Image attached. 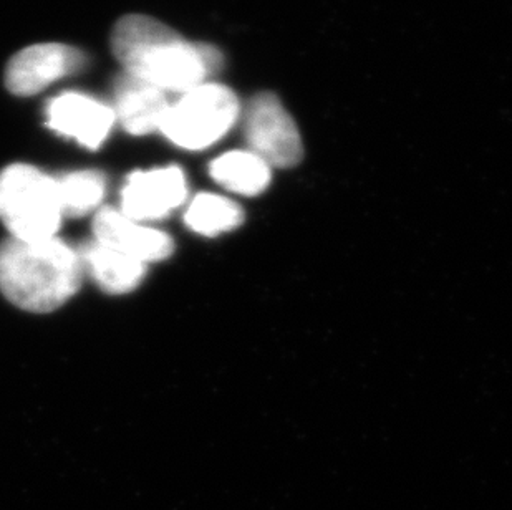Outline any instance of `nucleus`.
I'll return each mask as SVG.
<instances>
[{
	"label": "nucleus",
	"instance_id": "obj_8",
	"mask_svg": "<svg viewBox=\"0 0 512 510\" xmlns=\"http://www.w3.org/2000/svg\"><path fill=\"white\" fill-rule=\"evenodd\" d=\"M115 120L113 108L82 93H62L47 106L49 128L73 138L88 150H98L103 145Z\"/></svg>",
	"mask_w": 512,
	"mask_h": 510
},
{
	"label": "nucleus",
	"instance_id": "obj_14",
	"mask_svg": "<svg viewBox=\"0 0 512 510\" xmlns=\"http://www.w3.org/2000/svg\"><path fill=\"white\" fill-rule=\"evenodd\" d=\"M55 179L63 216H85L102 204L107 193V179L98 171H75Z\"/></svg>",
	"mask_w": 512,
	"mask_h": 510
},
{
	"label": "nucleus",
	"instance_id": "obj_3",
	"mask_svg": "<svg viewBox=\"0 0 512 510\" xmlns=\"http://www.w3.org/2000/svg\"><path fill=\"white\" fill-rule=\"evenodd\" d=\"M62 217L57 179L29 164H12L0 173V221L14 239H52Z\"/></svg>",
	"mask_w": 512,
	"mask_h": 510
},
{
	"label": "nucleus",
	"instance_id": "obj_12",
	"mask_svg": "<svg viewBox=\"0 0 512 510\" xmlns=\"http://www.w3.org/2000/svg\"><path fill=\"white\" fill-rule=\"evenodd\" d=\"M214 181L231 193L257 196L271 183V166L251 151H229L209 166Z\"/></svg>",
	"mask_w": 512,
	"mask_h": 510
},
{
	"label": "nucleus",
	"instance_id": "obj_7",
	"mask_svg": "<svg viewBox=\"0 0 512 510\" xmlns=\"http://www.w3.org/2000/svg\"><path fill=\"white\" fill-rule=\"evenodd\" d=\"M186 196V176L176 166L138 171L128 176L121 191V212L141 224L156 221L181 206Z\"/></svg>",
	"mask_w": 512,
	"mask_h": 510
},
{
	"label": "nucleus",
	"instance_id": "obj_9",
	"mask_svg": "<svg viewBox=\"0 0 512 510\" xmlns=\"http://www.w3.org/2000/svg\"><path fill=\"white\" fill-rule=\"evenodd\" d=\"M93 232L95 241L143 264L165 260L173 254V239L166 232L133 221L113 207H103L97 212Z\"/></svg>",
	"mask_w": 512,
	"mask_h": 510
},
{
	"label": "nucleus",
	"instance_id": "obj_13",
	"mask_svg": "<svg viewBox=\"0 0 512 510\" xmlns=\"http://www.w3.org/2000/svg\"><path fill=\"white\" fill-rule=\"evenodd\" d=\"M244 212L231 199L218 194H199L189 204L184 222L191 231L206 237L219 236L241 226Z\"/></svg>",
	"mask_w": 512,
	"mask_h": 510
},
{
	"label": "nucleus",
	"instance_id": "obj_11",
	"mask_svg": "<svg viewBox=\"0 0 512 510\" xmlns=\"http://www.w3.org/2000/svg\"><path fill=\"white\" fill-rule=\"evenodd\" d=\"M78 254L83 269H88L93 280L108 294H128L145 279L146 264L100 242H87Z\"/></svg>",
	"mask_w": 512,
	"mask_h": 510
},
{
	"label": "nucleus",
	"instance_id": "obj_10",
	"mask_svg": "<svg viewBox=\"0 0 512 510\" xmlns=\"http://www.w3.org/2000/svg\"><path fill=\"white\" fill-rule=\"evenodd\" d=\"M170 103L163 90L140 78H120L115 87V116L131 135H148L160 130Z\"/></svg>",
	"mask_w": 512,
	"mask_h": 510
},
{
	"label": "nucleus",
	"instance_id": "obj_4",
	"mask_svg": "<svg viewBox=\"0 0 512 510\" xmlns=\"http://www.w3.org/2000/svg\"><path fill=\"white\" fill-rule=\"evenodd\" d=\"M239 116V102L229 88L203 83L170 105L160 130L174 145L204 150L221 140Z\"/></svg>",
	"mask_w": 512,
	"mask_h": 510
},
{
	"label": "nucleus",
	"instance_id": "obj_5",
	"mask_svg": "<svg viewBox=\"0 0 512 510\" xmlns=\"http://www.w3.org/2000/svg\"><path fill=\"white\" fill-rule=\"evenodd\" d=\"M244 135L251 153L271 168H292L304 156L295 121L272 93L252 98L244 118Z\"/></svg>",
	"mask_w": 512,
	"mask_h": 510
},
{
	"label": "nucleus",
	"instance_id": "obj_2",
	"mask_svg": "<svg viewBox=\"0 0 512 510\" xmlns=\"http://www.w3.org/2000/svg\"><path fill=\"white\" fill-rule=\"evenodd\" d=\"M80 254L62 239L19 241L0 246V292L19 308L47 313L62 307L82 285Z\"/></svg>",
	"mask_w": 512,
	"mask_h": 510
},
{
	"label": "nucleus",
	"instance_id": "obj_1",
	"mask_svg": "<svg viewBox=\"0 0 512 510\" xmlns=\"http://www.w3.org/2000/svg\"><path fill=\"white\" fill-rule=\"evenodd\" d=\"M112 47L128 75L163 92H189L206 83L223 63L211 45L191 44L146 15L123 17L113 30Z\"/></svg>",
	"mask_w": 512,
	"mask_h": 510
},
{
	"label": "nucleus",
	"instance_id": "obj_6",
	"mask_svg": "<svg viewBox=\"0 0 512 510\" xmlns=\"http://www.w3.org/2000/svg\"><path fill=\"white\" fill-rule=\"evenodd\" d=\"M85 63V55L68 45H32L12 57L5 70V85L14 95L30 97L82 70Z\"/></svg>",
	"mask_w": 512,
	"mask_h": 510
}]
</instances>
